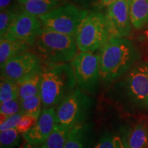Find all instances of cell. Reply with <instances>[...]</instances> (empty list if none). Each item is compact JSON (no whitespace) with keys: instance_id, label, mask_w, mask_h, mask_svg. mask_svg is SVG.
<instances>
[{"instance_id":"cell-1","label":"cell","mask_w":148,"mask_h":148,"mask_svg":"<svg viewBox=\"0 0 148 148\" xmlns=\"http://www.w3.org/2000/svg\"><path fill=\"white\" fill-rule=\"evenodd\" d=\"M106 96L114 106L127 114H147L148 62H138L110 85Z\"/></svg>"},{"instance_id":"cell-2","label":"cell","mask_w":148,"mask_h":148,"mask_svg":"<svg viewBox=\"0 0 148 148\" xmlns=\"http://www.w3.org/2000/svg\"><path fill=\"white\" fill-rule=\"evenodd\" d=\"M101 80L110 85L138 63L141 53L126 37L110 38L98 50Z\"/></svg>"},{"instance_id":"cell-3","label":"cell","mask_w":148,"mask_h":148,"mask_svg":"<svg viewBox=\"0 0 148 148\" xmlns=\"http://www.w3.org/2000/svg\"><path fill=\"white\" fill-rule=\"evenodd\" d=\"M76 88L71 64L67 62L45 66L40 77L39 89L42 108L56 106Z\"/></svg>"},{"instance_id":"cell-4","label":"cell","mask_w":148,"mask_h":148,"mask_svg":"<svg viewBox=\"0 0 148 148\" xmlns=\"http://www.w3.org/2000/svg\"><path fill=\"white\" fill-rule=\"evenodd\" d=\"M32 48L45 66L71 62L78 51L75 36L43 28Z\"/></svg>"},{"instance_id":"cell-5","label":"cell","mask_w":148,"mask_h":148,"mask_svg":"<svg viewBox=\"0 0 148 148\" xmlns=\"http://www.w3.org/2000/svg\"><path fill=\"white\" fill-rule=\"evenodd\" d=\"M94 99L76 88L56 106V123L71 130L87 121Z\"/></svg>"},{"instance_id":"cell-6","label":"cell","mask_w":148,"mask_h":148,"mask_svg":"<svg viewBox=\"0 0 148 148\" xmlns=\"http://www.w3.org/2000/svg\"><path fill=\"white\" fill-rule=\"evenodd\" d=\"M110 38L106 15L98 12L87 13L77 30L75 40L79 51L95 52Z\"/></svg>"},{"instance_id":"cell-7","label":"cell","mask_w":148,"mask_h":148,"mask_svg":"<svg viewBox=\"0 0 148 148\" xmlns=\"http://www.w3.org/2000/svg\"><path fill=\"white\" fill-rule=\"evenodd\" d=\"M87 12L73 3H60L52 10L38 17L43 29L69 36H76L82 19Z\"/></svg>"},{"instance_id":"cell-8","label":"cell","mask_w":148,"mask_h":148,"mask_svg":"<svg viewBox=\"0 0 148 148\" xmlns=\"http://www.w3.org/2000/svg\"><path fill=\"white\" fill-rule=\"evenodd\" d=\"M70 64L75 75L77 89L88 95H95L101 79L97 54L90 51H80Z\"/></svg>"},{"instance_id":"cell-9","label":"cell","mask_w":148,"mask_h":148,"mask_svg":"<svg viewBox=\"0 0 148 148\" xmlns=\"http://www.w3.org/2000/svg\"><path fill=\"white\" fill-rule=\"evenodd\" d=\"M43 65L36 53L27 51L16 56L1 65V77L17 82L35 72L43 70Z\"/></svg>"},{"instance_id":"cell-10","label":"cell","mask_w":148,"mask_h":148,"mask_svg":"<svg viewBox=\"0 0 148 148\" xmlns=\"http://www.w3.org/2000/svg\"><path fill=\"white\" fill-rule=\"evenodd\" d=\"M110 38L129 36L132 32L130 0H116L107 8L106 14Z\"/></svg>"},{"instance_id":"cell-11","label":"cell","mask_w":148,"mask_h":148,"mask_svg":"<svg viewBox=\"0 0 148 148\" xmlns=\"http://www.w3.org/2000/svg\"><path fill=\"white\" fill-rule=\"evenodd\" d=\"M42 29L41 22L38 17L27 12H21L11 24L6 34L1 38L21 40L32 47Z\"/></svg>"},{"instance_id":"cell-12","label":"cell","mask_w":148,"mask_h":148,"mask_svg":"<svg viewBox=\"0 0 148 148\" xmlns=\"http://www.w3.org/2000/svg\"><path fill=\"white\" fill-rule=\"evenodd\" d=\"M120 134L125 148H148V114H140L122 127Z\"/></svg>"},{"instance_id":"cell-13","label":"cell","mask_w":148,"mask_h":148,"mask_svg":"<svg viewBox=\"0 0 148 148\" xmlns=\"http://www.w3.org/2000/svg\"><path fill=\"white\" fill-rule=\"evenodd\" d=\"M56 123V106L42 108L34 126L22 136L27 143L42 145L52 132Z\"/></svg>"},{"instance_id":"cell-14","label":"cell","mask_w":148,"mask_h":148,"mask_svg":"<svg viewBox=\"0 0 148 148\" xmlns=\"http://www.w3.org/2000/svg\"><path fill=\"white\" fill-rule=\"evenodd\" d=\"M92 124L85 122L70 130L64 148H88L91 138Z\"/></svg>"},{"instance_id":"cell-15","label":"cell","mask_w":148,"mask_h":148,"mask_svg":"<svg viewBox=\"0 0 148 148\" xmlns=\"http://www.w3.org/2000/svg\"><path fill=\"white\" fill-rule=\"evenodd\" d=\"M21 12H25L36 17L43 15L61 2L56 0H20L17 1Z\"/></svg>"},{"instance_id":"cell-16","label":"cell","mask_w":148,"mask_h":148,"mask_svg":"<svg viewBox=\"0 0 148 148\" xmlns=\"http://www.w3.org/2000/svg\"><path fill=\"white\" fill-rule=\"evenodd\" d=\"M31 46L26 42L16 40L1 38L0 40V64L2 65L13 57L29 51Z\"/></svg>"},{"instance_id":"cell-17","label":"cell","mask_w":148,"mask_h":148,"mask_svg":"<svg viewBox=\"0 0 148 148\" xmlns=\"http://www.w3.org/2000/svg\"><path fill=\"white\" fill-rule=\"evenodd\" d=\"M42 71L43 70L35 72L16 82L19 100L39 94L40 77Z\"/></svg>"},{"instance_id":"cell-18","label":"cell","mask_w":148,"mask_h":148,"mask_svg":"<svg viewBox=\"0 0 148 148\" xmlns=\"http://www.w3.org/2000/svg\"><path fill=\"white\" fill-rule=\"evenodd\" d=\"M130 10L132 26L143 28L148 23V0H130Z\"/></svg>"},{"instance_id":"cell-19","label":"cell","mask_w":148,"mask_h":148,"mask_svg":"<svg viewBox=\"0 0 148 148\" xmlns=\"http://www.w3.org/2000/svg\"><path fill=\"white\" fill-rule=\"evenodd\" d=\"M70 130L56 123L53 130L40 148H64Z\"/></svg>"},{"instance_id":"cell-20","label":"cell","mask_w":148,"mask_h":148,"mask_svg":"<svg viewBox=\"0 0 148 148\" xmlns=\"http://www.w3.org/2000/svg\"><path fill=\"white\" fill-rule=\"evenodd\" d=\"M22 114H29L38 118L41 114L42 105L39 94L20 100Z\"/></svg>"},{"instance_id":"cell-21","label":"cell","mask_w":148,"mask_h":148,"mask_svg":"<svg viewBox=\"0 0 148 148\" xmlns=\"http://www.w3.org/2000/svg\"><path fill=\"white\" fill-rule=\"evenodd\" d=\"M18 99V86L12 79L1 77L0 82V102Z\"/></svg>"},{"instance_id":"cell-22","label":"cell","mask_w":148,"mask_h":148,"mask_svg":"<svg viewBox=\"0 0 148 148\" xmlns=\"http://www.w3.org/2000/svg\"><path fill=\"white\" fill-rule=\"evenodd\" d=\"M93 148H125L119 135L108 131L103 132Z\"/></svg>"},{"instance_id":"cell-23","label":"cell","mask_w":148,"mask_h":148,"mask_svg":"<svg viewBox=\"0 0 148 148\" xmlns=\"http://www.w3.org/2000/svg\"><path fill=\"white\" fill-rule=\"evenodd\" d=\"M21 134L16 128L0 132V148H15L21 141Z\"/></svg>"},{"instance_id":"cell-24","label":"cell","mask_w":148,"mask_h":148,"mask_svg":"<svg viewBox=\"0 0 148 148\" xmlns=\"http://www.w3.org/2000/svg\"><path fill=\"white\" fill-rule=\"evenodd\" d=\"M21 11H17L13 6H11L0 12V36L3 37L6 34L11 24L13 23Z\"/></svg>"},{"instance_id":"cell-25","label":"cell","mask_w":148,"mask_h":148,"mask_svg":"<svg viewBox=\"0 0 148 148\" xmlns=\"http://www.w3.org/2000/svg\"><path fill=\"white\" fill-rule=\"evenodd\" d=\"M21 112V104L18 99L8 100L1 103L0 106V116L1 123L7 118Z\"/></svg>"},{"instance_id":"cell-26","label":"cell","mask_w":148,"mask_h":148,"mask_svg":"<svg viewBox=\"0 0 148 148\" xmlns=\"http://www.w3.org/2000/svg\"><path fill=\"white\" fill-rule=\"evenodd\" d=\"M38 118L29 114H23L16 125V129L20 134H23L28 132L36 124Z\"/></svg>"},{"instance_id":"cell-27","label":"cell","mask_w":148,"mask_h":148,"mask_svg":"<svg viewBox=\"0 0 148 148\" xmlns=\"http://www.w3.org/2000/svg\"><path fill=\"white\" fill-rule=\"evenodd\" d=\"M23 114L21 112L7 118L3 123H0V132L9 129L16 128Z\"/></svg>"},{"instance_id":"cell-28","label":"cell","mask_w":148,"mask_h":148,"mask_svg":"<svg viewBox=\"0 0 148 148\" xmlns=\"http://www.w3.org/2000/svg\"><path fill=\"white\" fill-rule=\"evenodd\" d=\"M142 29L143 31L140 35V40L143 43L146 52L148 54V23Z\"/></svg>"},{"instance_id":"cell-29","label":"cell","mask_w":148,"mask_h":148,"mask_svg":"<svg viewBox=\"0 0 148 148\" xmlns=\"http://www.w3.org/2000/svg\"><path fill=\"white\" fill-rule=\"evenodd\" d=\"M12 0H0V10H4L5 9H8L11 5Z\"/></svg>"},{"instance_id":"cell-30","label":"cell","mask_w":148,"mask_h":148,"mask_svg":"<svg viewBox=\"0 0 148 148\" xmlns=\"http://www.w3.org/2000/svg\"><path fill=\"white\" fill-rule=\"evenodd\" d=\"M100 1H101V5H102V6L108 8L111 3H114V1H116V0H100Z\"/></svg>"},{"instance_id":"cell-31","label":"cell","mask_w":148,"mask_h":148,"mask_svg":"<svg viewBox=\"0 0 148 148\" xmlns=\"http://www.w3.org/2000/svg\"><path fill=\"white\" fill-rule=\"evenodd\" d=\"M21 148H40L38 147V145H34V144H31L29 143H25L21 147Z\"/></svg>"},{"instance_id":"cell-32","label":"cell","mask_w":148,"mask_h":148,"mask_svg":"<svg viewBox=\"0 0 148 148\" xmlns=\"http://www.w3.org/2000/svg\"><path fill=\"white\" fill-rule=\"evenodd\" d=\"M17 1H20V0H17ZM56 1H60V2H62L63 0H56Z\"/></svg>"},{"instance_id":"cell-33","label":"cell","mask_w":148,"mask_h":148,"mask_svg":"<svg viewBox=\"0 0 148 148\" xmlns=\"http://www.w3.org/2000/svg\"><path fill=\"white\" fill-rule=\"evenodd\" d=\"M147 62H148V61H147Z\"/></svg>"}]
</instances>
